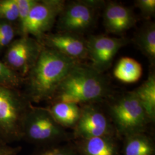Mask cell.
<instances>
[{"instance_id":"1","label":"cell","mask_w":155,"mask_h":155,"mask_svg":"<svg viewBox=\"0 0 155 155\" xmlns=\"http://www.w3.org/2000/svg\"><path fill=\"white\" fill-rule=\"evenodd\" d=\"M78 62L44 46L38 61L25 78L23 94L31 104L50 102L62 81Z\"/></svg>"},{"instance_id":"2","label":"cell","mask_w":155,"mask_h":155,"mask_svg":"<svg viewBox=\"0 0 155 155\" xmlns=\"http://www.w3.org/2000/svg\"><path fill=\"white\" fill-rule=\"evenodd\" d=\"M108 81L102 73L78 62L62 81L50 102H64L79 105L103 101L109 95Z\"/></svg>"},{"instance_id":"3","label":"cell","mask_w":155,"mask_h":155,"mask_svg":"<svg viewBox=\"0 0 155 155\" xmlns=\"http://www.w3.org/2000/svg\"><path fill=\"white\" fill-rule=\"evenodd\" d=\"M72 132L62 127L47 107L31 104L22 122V140L40 147L70 143Z\"/></svg>"},{"instance_id":"4","label":"cell","mask_w":155,"mask_h":155,"mask_svg":"<svg viewBox=\"0 0 155 155\" xmlns=\"http://www.w3.org/2000/svg\"><path fill=\"white\" fill-rule=\"evenodd\" d=\"M31 104L19 89L0 84V142L22 141V122Z\"/></svg>"},{"instance_id":"5","label":"cell","mask_w":155,"mask_h":155,"mask_svg":"<svg viewBox=\"0 0 155 155\" xmlns=\"http://www.w3.org/2000/svg\"><path fill=\"white\" fill-rule=\"evenodd\" d=\"M108 113L120 140L130 134L146 132L150 122L134 91L111 101Z\"/></svg>"},{"instance_id":"6","label":"cell","mask_w":155,"mask_h":155,"mask_svg":"<svg viewBox=\"0 0 155 155\" xmlns=\"http://www.w3.org/2000/svg\"><path fill=\"white\" fill-rule=\"evenodd\" d=\"M100 1H74L66 2L56 21L58 32L81 35L91 28L95 21L96 9Z\"/></svg>"},{"instance_id":"7","label":"cell","mask_w":155,"mask_h":155,"mask_svg":"<svg viewBox=\"0 0 155 155\" xmlns=\"http://www.w3.org/2000/svg\"><path fill=\"white\" fill-rule=\"evenodd\" d=\"M43 47L44 45L33 37L21 36L6 49L2 61L25 79L38 61Z\"/></svg>"},{"instance_id":"8","label":"cell","mask_w":155,"mask_h":155,"mask_svg":"<svg viewBox=\"0 0 155 155\" xmlns=\"http://www.w3.org/2000/svg\"><path fill=\"white\" fill-rule=\"evenodd\" d=\"M81 107V116L72 130L73 140L103 136L117 137L110 118L98 106L90 104Z\"/></svg>"},{"instance_id":"9","label":"cell","mask_w":155,"mask_h":155,"mask_svg":"<svg viewBox=\"0 0 155 155\" xmlns=\"http://www.w3.org/2000/svg\"><path fill=\"white\" fill-rule=\"evenodd\" d=\"M65 4L64 0H39L31 11L24 35L40 42L55 25Z\"/></svg>"},{"instance_id":"10","label":"cell","mask_w":155,"mask_h":155,"mask_svg":"<svg viewBox=\"0 0 155 155\" xmlns=\"http://www.w3.org/2000/svg\"><path fill=\"white\" fill-rule=\"evenodd\" d=\"M128 40L124 38L105 35H91L86 40L87 58L91 61V66L103 73L108 70L117 52L127 45Z\"/></svg>"},{"instance_id":"11","label":"cell","mask_w":155,"mask_h":155,"mask_svg":"<svg viewBox=\"0 0 155 155\" xmlns=\"http://www.w3.org/2000/svg\"><path fill=\"white\" fill-rule=\"evenodd\" d=\"M40 43L45 47L79 61L87 58L86 40L81 35L68 32L45 34Z\"/></svg>"},{"instance_id":"12","label":"cell","mask_w":155,"mask_h":155,"mask_svg":"<svg viewBox=\"0 0 155 155\" xmlns=\"http://www.w3.org/2000/svg\"><path fill=\"white\" fill-rule=\"evenodd\" d=\"M103 20L106 31L116 35L125 32L136 22V16L130 8L113 2L106 5Z\"/></svg>"},{"instance_id":"13","label":"cell","mask_w":155,"mask_h":155,"mask_svg":"<svg viewBox=\"0 0 155 155\" xmlns=\"http://www.w3.org/2000/svg\"><path fill=\"white\" fill-rule=\"evenodd\" d=\"M115 136H103L73 140L72 144L79 155H121Z\"/></svg>"},{"instance_id":"14","label":"cell","mask_w":155,"mask_h":155,"mask_svg":"<svg viewBox=\"0 0 155 155\" xmlns=\"http://www.w3.org/2000/svg\"><path fill=\"white\" fill-rule=\"evenodd\" d=\"M47 108L56 122L66 129L73 130L81 114V106L74 103L54 102Z\"/></svg>"},{"instance_id":"15","label":"cell","mask_w":155,"mask_h":155,"mask_svg":"<svg viewBox=\"0 0 155 155\" xmlns=\"http://www.w3.org/2000/svg\"><path fill=\"white\" fill-rule=\"evenodd\" d=\"M121 141V155H155V141L146 132L129 135Z\"/></svg>"},{"instance_id":"16","label":"cell","mask_w":155,"mask_h":155,"mask_svg":"<svg viewBox=\"0 0 155 155\" xmlns=\"http://www.w3.org/2000/svg\"><path fill=\"white\" fill-rule=\"evenodd\" d=\"M144 108L150 122L155 120V75L150 73L147 80L133 90Z\"/></svg>"},{"instance_id":"17","label":"cell","mask_w":155,"mask_h":155,"mask_svg":"<svg viewBox=\"0 0 155 155\" xmlns=\"http://www.w3.org/2000/svg\"><path fill=\"white\" fill-rule=\"evenodd\" d=\"M135 43L145 56L151 65L155 63V24L147 22L139 29L136 34Z\"/></svg>"},{"instance_id":"18","label":"cell","mask_w":155,"mask_h":155,"mask_svg":"<svg viewBox=\"0 0 155 155\" xmlns=\"http://www.w3.org/2000/svg\"><path fill=\"white\" fill-rule=\"evenodd\" d=\"M113 74L116 78L124 83H135L142 76L143 67L133 58L123 57L118 61Z\"/></svg>"},{"instance_id":"19","label":"cell","mask_w":155,"mask_h":155,"mask_svg":"<svg viewBox=\"0 0 155 155\" xmlns=\"http://www.w3.org/2000/svg\"><path fill=\"white\" fill-rule=\"evenodd\" d=\"M19 35L16 23L0 21V53L5 51Z\"/></svg>"},{"instance_id":"20","label":"cell","mask_w":155,"mask_h":155,"mask_svg":"<svg viewBox=\"0 0 155 155\" xmlns=\"http://www.w3.org/2000/svg\"><path fill=\"white\" fill-rule=\"evenodd\" d=\"M39 0H16L18 8V27L19 36H24L25 30L30 12Z\"/></svg>"},{"instance_id":"21","label":"cell","mask_w":155,"mask_h":155,"mask_svg":"<svg viewBox=\"0 0 155 155\" xmlns=\"http://www.w3.org/2000/svg\"><path fill=\"white\" fill-rule=\"evenodd\" d=\"M24 78L9 68L0 61V84L15 89H20L24 84Z\"/></svg>"},{"instance_id":"22","label":"cell","mask_w":155,"mask_h":155,"mask_svg":"<svg viewBox=\"0 0 155 155\" xmlns=\"http://www.w3.org/2000/svg\"><path fill=\"white\" fill-rule=\"evenodd\" d=\"M31 155H79L72 142L40 147Z\"/></svg>"},{"instance_id":"23","label":"cell","mask_w":155,"mask_h":155,"mask_svg":"<svg viewBox=\"0 0 155 155\" xmlns=\"http://www.w3.org/2000/svg\"><path fill=\"white\" fill-rule=\"evenodd\" d=\"M18 17L16 0H0V21L17 24Z\"/></svg>"},{"instance_id":"24","label":"cell","mask_w":155,"mask_h":155,"mask_svg":"<svg viewBox=\"0 0 155 155\" xmlns=\"http://www.w3.org/2000/svg\"><path fill=\"white\" fill-rule=\"evenodd\" d=\"M135 4L144 18L150 19L155 16V0H137Z\"/></svg>"},{"instance_id":"25","label":"cell","mask_w":155,"mask_h":155,"mask_svg":"<svg viewBox=\"0 0 155 155\" xmlns=\"http://www.w3.org/2000/svg\"><path fill=\"white\" fill-rule=\"evenodd\" d=\"M22 150L20 147H13L5 144L0 145V155H17Z\"/></svg>"},{"instance_id":"26","label":"cell","mask_w":155,"mask_h":155,"mask_svg":"<svg viewBox=\"0 0 155 155\" xmlns=\"http://www.w3.org/2000/svg\"><path fill=\"white\" fill-rule=\"evenodd\" d=\"M5 145V144H3L1 142H0V145Z\"/></svg>"}]
</instances>
